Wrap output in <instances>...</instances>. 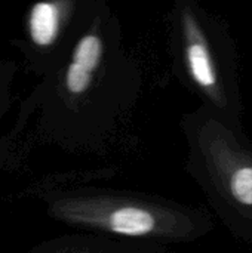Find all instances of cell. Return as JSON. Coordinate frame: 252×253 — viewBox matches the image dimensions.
Returning a JSON list of instances; mask_svg holds the SVG:
<instances>
[{
  "label": "cell",
  "mask_w": 252,
  "mask_h": 253,
  "mask_svg": "<svg viewBox=\"0 0 252 253\" xmlns=\"http://www.w3.org/2000/svg\"><path fill=\"white\" fill-rule=\"evenodd\" d=\"M186 61L193 80L203 89H212L217 84L215 68L205 43L198 37V30L192 21H187Z\"/></svg>",
  "instance_id": "4"
},
{
  "label": "cell",
  "mask_w": 252,
  "mask_h": 253,
  "mask_svg": "<svg viewBox=\"0 0 252 253\" xmlns=\"http://www.w3.org/2000/svg\"><path fill=\"white\" fill-rule=\"evenodd\" d=\"M71 6L70 1H39L33 4L27 16V33L31 43L42 49L53 46L61 36Z\"/></svg>",
  "instance_id": "3"
},
{
  "label": "cell",
  "mask_w": 252,
  "mask_h": 253,
  "mask_svg": "<svg viewBox=\"0 0 252 253\" xmlns=\"http://www.w3.org/2000/svg\"><path fill=\"white\" fill-rule=\"evenodd\" d=\"M230 190L239 203L252 206V168H241L232 175Z\"/></svg>",
  "instance_id": "5"
},
{
  "label": "cell",
  "mask_w": 252,
  "mask_h": 253,
  "mask_svg": "<svg viewBox=\"0 0 252 253\" xmlns=\"http://www.w3.org/2000/svg\"><path fill=\"white\" fill-rule=\"evenodd\" d=\"M102 56L104 40L97 30L85 33L77 40L62 79L64 90L70 98H80L89 90Z\"/></svg>",
  "instance_id": "2"
},
{
  "label": "cell",
  "mask_w": 252,
  "mask_h": 253,
  "mask_svg": "<svg viewBox=\"0 0 252 253\" xmlns=\"http://www.w3.org/2000/svg\"><path fill=\"white\" fill-rule=\"evenodd\" d=\"M56 212L68 222L123 237L154 236L163 225L154 209L126 200H70L59 203Z\"/></svg>",
  "instance_id": "1"
}]
</instances>
